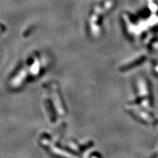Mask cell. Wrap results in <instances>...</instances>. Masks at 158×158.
I'll return each instance as SVG.
<instances>
[{
    "label": "cell",
    "mask_w": 158,
    "mask_h": 158,
    "mask_svg": "<svg viewBox=\"0 0 158 158\" xmlns=\"http://www.w3.org/2000/svg\"><path fill=\"white\" fill-rule=\"evenodd\" d=\"M138 89L139 91V95L140 97L149 98L150 95V89L147 81L145 79H140L138 81Z\"/></svg>",
    "instance_id": "6da1fadb"
},
{
    "label": "cell",
    "mask_w": 158,
    "mask_h": 158,
    "mask_svg": "<svg viewBox=\"0 0 158 158\" xmlns=\"http://www.w3.org/2000/svg\"><path fill=\"white\" fill-rule=\"evenodd\" d=\"M144 60H145V59L143 57L138 58V59L137 60L133 61V62H132L131 64H130V65H129V64H127V65H125V66H124V67H122L121 70H126L129 69V68L134 67H136V66H137V65H139V64H141L142 62H143Z\"/></svg>",
    "instance_id": "7a4b0ae2"
}]
</instances>
